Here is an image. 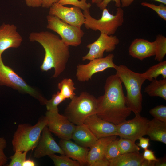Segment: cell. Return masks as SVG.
Listing matches in <instances>:
<instances>
[{
  "instance_id": "cell-18",
  "label": "cell",
  "mask_w": 166,
  "mask_h": 166,
  "mask_svg": "<svg viewBox=\"0 0 166 166\" xmlns=\"http://www.w3.org/2000/svg\"><path fill=\"white\" fill-rule=\"evenodd\" d=\"M154 42L141 38L135 39L131 42L129 48V55L132 57L142 61L155 54Z\"/></svg>"
},
{
  "instance_id": "cell-42",
  "label": "cell",
  "mask_w": 166,
  "mask_h": 166,
  "mask_svg": "<svg viewBox=\"0 0 166 166\" xmlns=\"http://www.w3.org/2000/svg\"><path fill=\"white\" fill-rule=\"evenodd\" d=\"M134 0H121V7H126L129 6Z\"/></svg>"
},
{
  "instance_id": "cell-21",
  "label": "cell",
  "mask_w": 166,
  "mask_h": 166,
  "mask_svg": "<svg viewBox=\"0 0 166 166\" xmlns=\"http://www.w3.org/2000/svg\"><path fill=\"white\" fill-rule=\"evenodd\" d=\"M147 135L153 141L166 144V123L155 118L149 120Z\"/></svg>"
},
{
  "instance_id": "cell-8",
  "label": "cell",
  "mask_w": 166,
  "mask_h": 166,
  "mask_svg": "<svg viewBox=\"0 0 166 166\" xmlns=\"http://www.w3.org/2000/svg\"><path fill=\"white\" fill-rule=\"evenodd\" d=\"M46 19L47 29L57 33L66 45L76 47L81 44L85 33L81 28L70 25L56 17L49 14Z\"/></svg>"
},
{
  "instance_id": "cell-26",
  "label": "cell",
  "mask_w": 166,
  "mask_h": 166,
  "mask_svg": "<svg viewBox=\"0 0 166 166\" xmlns=\"http://www.w3.org/2000/svg\"><path fill=\"white\" fill-rule=\"evenodd\" d=\"M155 44V59L158 62L163 61L166 54V37L161 34L156 36Z\"/></svg>"
},
{
  "instance_id": "cell-12",
  "label": "cell",
  "mask_w": 166,
  "mask_h": 166,
  "mask_svg": "<svg viewBox=\"0 0 166 166\" xmlns=\"http://www.w3.org/2000/svg\"><path fill=\"white\" fill-rule=\"evenodd\" d=\"M120 40L116 36L109 35L101 33L98 38L93 42L87 45L89 49L88 53L82 57L83 61H90L103 57L105 52H112L119 43Z\"/></svg>"
},
{
  "instance_id": "cell-29",
  "label": "cell",
  "mask_w": 166,
  "mask_h": 166,
  "mask_svg": "<svg viewBox=\"0 0 166 166\" xmlns=\"http://www.w3.org/2000/svg\"><path fill=\"white\" fill-rule=\"evenodd\" d=\"M65 100L60 91H57L52 95L50 99L47 100L45 105L47 110L52 111L58 110V106Z\"/></svg>"
},
{
  "instance_id": "cell-14",
  "label": "cell",
  "mask_w": 166,
  "mask_h": 166,
  "mask_svg": "<svg viewBox=\"0 0 166 166\" xmlns=\"http://www.w3.org/2000/svg\"><path fill=\"white\" fill-rule=\"evenodd\" d=\"M35 148L34 156L37 158L55 153L65 155L55 141L47 126L43 129L39 142Z\"/></svg>"
},
{
  "instance_id": "cell-40",
  "label": "cell",
  "mask_w": 166,
  "mask_h": 166,
  "mask_svg": "<svg viewBox=\"0 0 166 166\" xmlns=\"http://www.w3.org/2000/svg\"><path fill=\"white\" fill-rule=\"evenodd\" d=\"M59 0H42V6L45 8H49L53 4L58 2Z\"/></svg>"
},
{
  "instance_id": "cell-10",
  "label": "cell",
  "mask_w": 166,
  "mask_h": 166,
  "mask_svg": "<svg viewBox=\"0 0 166 166\" xmlns=\"http://www.w3.org/2000/svg\"><path fill=\"white\" fill-rule=\"evenodd\" d=\"M114 55L110 53L105 57L90 61L86 64H79L77 67L76 74L77 80L81 82L88 81L95 74L106 69H114L116 65L113 62Z\"/></svg>"
},
{
  "instance_id": "cell-47",
  "label": "cell",
  "mask_w": 166,
  "mask_h": 166,
  "mask_svg": "<svg viewBox=\"0 0 166 166\" xmlns=\"http://www.w3.org/2000/svg\"><path fill=\"white\" fill-rule=\"evenodd\" d=\"M155 1L159 2L164 5L166 4V0H152Z\"/></svg>"
},
{
  "instance_id": "cell-9",
  "label": "cell",
  "mask_w": 166,
  "mask_h": 166,
  "mask_svg": "<svg viewBox=\"0 0 166 166\" xmlns=\"http://www.w3.org/2000/svg\"><path fill=\"white\" fill-rule=\"evenodd\" d=\"M135 115L132 119L125 120L116 125L118 136L135 142L140 138L147 135L149 120L142 117L140 113Z\"/></svg>"
},
{
  "instance_id": "cell-23",
  "label": "cell",
  "mask_w": 166,
  "mask_h": 166,
  "mask_svg": "<svg viewBox=\"0 0 166 166\" xmlns=\"http://www.w3.org/2000/svg\"><path fill=\"white\" fill-rule=\"evenodd\" d=\"M146 87L144 92L150 97H158L166 100V79H154Z\"/></svg>"
},
{
  "instance_id": "cell-28",
  "label": "cell",
  "mask_w": 166,
  "mask_h": 166,
  "mask_svg": "<svg viewBox=\"0 0 166 166\" xmlns=\"http://www.w3.org/2000/svg\"><path fill=\"white\" fill-rule=\"evenodd\" d=\"M49 156L55 166H81L77 161L73 160L66 155L57 156L54 154Z\"/></svg>"
},
{
  "instance_id": "cell-5",
  "label": "cell",
  "mask_w": 166,
  "mask_h": 166,
  "mask_svg": "<svg viewBox=\"0 0 166 166\" xmlns=\"http://www.w3.org/2000/svg\"><path fill=\"white\" fill-rule=\"evenodd\" d=\"M65 111V116L72 123L76 125L84 124L89 116L96 114L97 98L86 92L75 96Z\"/></svg>"
},
{
  "instance_id": "cell-27",
  "label": "cell",
  "mask_w": 166,
  "mask_h": 166,
  "mask_svg": "<svg viewBox=\"0 0 166 166\" xmlns=\"http://www.w3.org/2000/svg\"><path fill=\"white\" fill-rule=\"evenodd\" d=\"M118 144L121 154L139 152L140 149L135 142L127 139L120 137L118 139Z\"/></svg>"
},
{
  "instance_id": "cell-39",
  "label": "cell",
  "mask_w": 166,
  "mask_h": 166,
  "mask_svg": "<svg viewBox=\"0 0 166 166\" xmlns=\"http://www.w3.org/2000/svg\"><path fill=\"white\" fill-rule=\"evenodd\" d=\"M139 143L137 145L142 148L145 150L148 148L150 144L149 143V139L141 137L139 139Z\"/></svg>"
},
{
  "instance_id": "cell-33",
  "label": "cell",
  "mask_w": 166,
  "mask_h": 166,
  "mask_svg": "<svg viewBox=\"0 0 166 166\" xmlns=\"http://www.w3.org/2000/svg\"><path fill=\"white\" fill-rule=\"evenodd\" d=\"M87 0H59L58 3L63 5H72L76 6L83 10L89 9L91 4L86 2Z\"/></svg>"
},
{
  "instance_id": "cell-45",
  "label": "cell",
  "mask_w": 166,
  "mask_h": 166,
  "mask_svg": "<svg viewBox=\"0 0 166 166\" xmlns=\"http://www.w3.org/2000/svg\"><path fill=\"white\" fill-rule=\"evenodd\" d=\"M155 166H166V162L165 159L162 160L159 159L158 161H156L155 164Z\"/></svg>"
},
{
  "instance_id": "cell-3",
  "label": "cell",
  "mask_w": 166,
  "mask_h": 166,
  "mask_svg": "<svg viewBox=\"0 0 166 166\" xmlns=\"http://www.w3.org/2000/svg\"><path fill=\"white\" fill-rule=\"evenodd\" d=\"M116 74L124 85L127 106L135 114L140 113L142 109V86L146 80L141 73L134 72L125 65H116Z\"/></svg>"
},
{
  "instance_id": "cell-19",
  "label": "cell",
  "mask_w": 166,
  "mask_h": 166,
  "mask_svg": "<svg viewBox=\"0 0 166 166\" xmlns=\"http://www.w3.org/2000/svg\"><path fill=\"white\" fill-rule=\"evenodd\" d=\"M117 136H111L98 139L89 149L87 155V165L93 166L97 162L105 158V154L108 146Z\"/></svg>"
},
{
  "instance_id": "cell-20",
  "label": "cell",
  "mask_w": 166,
  "mask_h": 166,
  "mask_svg": "<svg viewBox=\"0 0 166 166\" xmlns=\"http://www.w3.org/2000/svg\"><path fill=\"white\" fill-rule=\"evenodd\" d=\"M71 139L78 145L87 148L91 147L98 139L84 124L75 126Z\"/></svg>"
},
{
  "instance_id": "cell-17",
  "label": "cell",
  "mask_w": 166,
  "mask_h": 166,
  "mask_svg": "<svg viewBox=\"0 0 166 166\" xmlns=\"http://www.w3.org/2000/svg\"><path fill=\"white\" fill-rule=\"evenodd\" d=\"M59 144L65 155L77 161L81 166L87 165L89 148L81 146L70 140L61 139Z\"/></svg>"
},
{
  "instance_id": "cell-35",
  "label": "cell",
  "mask_w": 166,
  "mask_h": 166,
  "mask_svg": "<svg viewBox=\"0 0 166 166\" xmlns=\"http://www.w3.org/2000/svg\"><path fill=\"white\" fill-rule=\"evenodd\" d=\"M7 145L6 140L3 137H0V166L6 164L7 157L4 152V150Z\"/></svg>"
},
{
  "instance_id": "cell-7",
  "label": "cell",
  "mask_w": 166,
  "mask_h": 166,
  "mask_svg": "<svg viewBox=\"0 0 166 166\" xmlns=\"http://www.w3.org/2000/svg\"><path fill=\"white\" fill-rule=\"evenodd\" d=\"M0 85L6 86L28 94L45 105L47 99L38 91L28 85L11 68L5 65L0 55Z\"/></svg>"
},
{
  "instance_id": "cell-6",
  "label": "cell",
  "mask_w": 166,
  "mask_h": 166,
  "mask_svg": "<svg viewBox=\"0 0 166 166\" xmlns=\"http://www.w3.org/2000/svg\"><path fill=\"white\" fill-rule=\"evenodd\" d=\"M101 18L97 19L90 15L89 9L83 10L85 18L84 26L87 29L99 31L100 33L113 35L124 22V11L121 7L117 8L116 14H111L106 8L102 10Z\"/></svg>"
},
{
  "instance_id": "cell-46",
  "label": "cell",
  "mask_w": 166,
  "mask_h": 166,
  "mask_svg": "<svg viewBox=\"0 0 166 166\" xmlns=\"http://www.w3.org/2000/svg\"><path fill=\"white\" fill-rule=\"evenodd\" d=\"M103 1V0H92L91 2L92 3L97 5L101 3Z\"/></svg>"
},
{
  "instance_id": "cell-31",
  "label": "cell",
  "mask_w": 166,
  "mask_h": 166,
  "mask_svg": "<svg viewBox=\"0 0 166 166\" xmlns=\"http://www.w3.org/2000/svg\"><path fill=\"white\" fill-rule=\"evenodd\" d=\"M149 113L154 118L166 123V106L163 105L157 106L151 109Z\"/></svg>"
},
{
  "instance_id": "cell-30",
  "label": "cell",
  "mask_w": 166,
  "mask_h": 166,
  "mask_svg": "<svg viewBox=\"0 0 166 166\" xmlns=\"http://www.w3.org/2000/svg\"><path fill=\"white\" fill-rule=\"evenodd\" d=\"M118 138L113 140L108 146L105 154V157L109 161L121 154L118 144Z\"/></svg>"
},
{
  "instance_id": "cell-41",
  "label": "cell",
  "mask_w": 166,
  "mask_h": 166,
  "mask_svg": "<svg viewBox=\"0 0 166 166\" xmlns=\"http://www.w3.org/2000/svg\"><path fill=\"white\" fill-rule=\"evenodd\" d=\"M109 162L106 158L95 163L93 166H109Z\"/></svg>"
},
{
  "instance_id": "cell-16",
  "label": "cell",
  "mask_w": 166,
  "mask_h": 166,
  "mask_svg": "<svg viewBox=\"0 0 166 166\" xmlns=\"http://www.w3.org/2000/svg\"><path fill=\"white\" fill-rule=\"evenodd\" d=\"M23 39L14 24L3 23L0 26V55L10 48H18Z\"/></svg>"
},
{
  "instance_id": "cell-22",
  "label": "cell",
  "mask_w": 166,
  "mask_h": 166,
  "mask_svg": "<svg viewBox=\"0 0 166 166\" xmlns=\"http://www.w3.org/2000/svg\"><path fill=\"white\" fill-rule=\"evenodd\" d=\"M144 160L139 152L126 153L109 161V166H141Z\"/></svg>"
},
{
  "instance_id": "cell-34",
  "label": "cell",
  "mask_w": 166,
  "mask_h": 166,
  "mask_svg": "<svg viewBox=\"0 0 166 166\" xmlns=\"http://www.w3.org/2000/svg\"><path fill=\"white\" fill-rule=\"evenodd\" d=\"M142 6L149 8L156 12L158 16L164 20L166 21V6L161 4L158 6L147 2H142Z\"/></svg>"
},
{
  "instance_id": "cell-2",
  "label": "cell",
  "mask_w": 166,
  "mask_h": 166,
  "mask_svg": "<svg viewBox=\"0 0 166 166\" xmlns=\"http://www.w3.org/2000/svg\"><path fill=\"white\" fill-rule=\"evenodd\" d=\"M29 39L31 42L40 44L44 49V59L40 67L42 71L54 68L53 78L58 77L65 70L70 57L69 46L59 36L48 31L32 32Z\"/></svg>"
},
{
  "instance_id": "cell-13",
  "label": "cell",
  "mask_w": 166,
  "mask_h": 166,
  "mask_svg": "<svg viewBox=\"0 0 166 166\" xmlns=\"http://www.w3.org/2000/svg\"><path fill=\"white\" fill-rule=\"evenodd\" d=\"M49 15L58 18L65 22L75 26L81 28L84 24L85 18L79 8L71 7L62 5L58 2L49 8Z\"/></svg>"
},
{
  "instance_id": "cell-44",
  "label": "cell",
  "mask_w": 166,
  "mask_h": 166,
  "mask_svg": "<svg viewBox=\"0 0 166 166\" xmlns=\"http://www.w3.org/2000/svg\"><path fill=\"white\" fill-rule=\"evenodd\" d=\"M156 161H148L144 160L141 164V166H155Z\"/></svg>"
},
{
  "instance_id": "cell-36",
  "label": "cell",
  "mask_w": 166,
  "mask_h": 166,
  "mask_svg": "<svg viewBox=\"0 0 166 166\" xmlns=\"http://www.w3.org/2000/svg\"><path fill=\"white\" fill-rule=\"evenodd\" d=\"M142 156L144 160L148 161H157L159 159L156 158L153 151L148 148L144 150Z\"/></svg>"
},
{
  "instance_id": "cell-11",
  "label": "cell",
  "mask_w": 166,
  "mask_h": 166,
  "mask_svg": "<svg viewBox=\"0 0 166 166\" xmlns=\"http://www.w3.org/2000/svg\"><path fill=\"white\" fill-rule=\"evenodd\" d=\"M48 128L61 139L71 140L75 125L58 110L47 111L45 113Z\"/></svg>"
},
{
  "instance_id": "cell-15",
  "label": "cell",
  "mask_w": 166,
  "mask_h": 166,
  "mask_svg": "<svg viewBox=\"0 0 166 166\" xmlns=\"http://www.w3.org/2000/svg\"><path fill=\"white\" fill-rule=\"evenodd\" d=\"M84 124L98 139L111 136H117L116 125L101 118L96 114L88 117L85 120Z\"/></svg>"
},
{
  "instance_id": "cell-4",
  "label": "cell",
  "mask_w": 166,
  "mask_h": 166,
  "mask_svg": "<svg viewBox=\"0 0 166 166\" xmlns=\"http://www.w3.org/2000/svg\"><path fill=\"white\" fill-rule=\"evenodd\" d=\"M47 123L45 116L40 118L34 125L27 124L18 125L12 140L13 151L28 152L35 148Z\"/></svg>"
},
{
  "instance_id": "cell-24",
  "label": "cell",
  "mask_w": 166,
  "mask_h": 166,
  "mask_svg": "<svg viewBox=\"0 0 166 166\" xmlns=\"http://www.w3.org/2000/svg\"><path fill=\"white\" fill-rule=\"evenodd\" d=\"M141 75L146 80L150 81L156 79L160 75L163 79H166V61H162L150 67L145 72L141 73Z\"/></svg>"
},
{
  "instance_id": "cell-1",
  "label": "cell",
  "mask_w": 166,
  "mask_h": 166,
  "mask_svg": "<svg viewBox=\"0 0 166 166\" xmlns=\"http://www.w3.org/2000/svg\"><path fill=\"white\" fill-rule=\"evenodd\" d=\"M104 93L97 98L96 114L101 118L117 125L125 120L132 111L127 106L122 82L115 74L106 79Z\"/></svg>"
},
{
  "instance_id": "cell-38",
  "label": "cell",
  "mask_w": 166,
  "mask_h": 166,
  "mask_svg": "<svg viewBox=\"0 0 166 166\" xmlns=\"http://www.w3.org/2000/svg\"><path fill=\"white\" fill-rule=\"evenodd\" d=\"M27 6L30 7L38 8L42 6V0H25Z\"/></svg>"
},
{
  "instance_id": "cell-37",
  "label": "cell",
  "mask_w": 166,
  "mask_h": 166,
  "mask_svg": "<svg viewBox=\"0 0 166 166\" xmlns=\"http://www.w3.org/2000/svg\"><path fill=\"white\" fill-rule=\"evenodd\" d=\"M112 1L115 3V6L117 8L121 7V0H103L100 3L97 4V6L101 10L106 8L109 4Z\"/></svg>"
},
{
  "instance_id": "cell-32",
  "label": "cell",
  "mask_w": 166,
  "mask_h": 166,
  "mask_svg": "<svg viewBox=\"0 0 166 166\" xmlns=\"http://www.w3.org/2000/svg\"><path fill=\"white\" fill-rule=\"evenodd\" d=\"M9 158L11 161L9 166H22L24 161L26 160L27 151H17Z\"/></svg>"
},
{
  "instance_id": "cell-43",
  "label": "cell",
  "mask_w": 166,
  "mask_h": 166,
  "mask_svg": "<svg viewBox=\"0 0 166 166\" xmlns=\"http://www.w3.org/2000/svg\"><path fill=\"white\" fill-rule=\"evenodd\" d=\"M36 163L31 159L26 160L23 162L22 166H36Z\"/></svg>"
},
{
  "instance_id": "cell-25",
  "label": "cell",
  "mask_w": 166,
  "mask_h": 166,
  "mask_svg": "<svg viewBox=\"0 0 166 166\" xmlns=\"http://www.w3.org/2000/svg\"><path fill=\"white\" fill-rule=\"evenodd\" d=\"M57 87L60 93L65 99H71L76 96L74 83L71 78L63 79L58 83Z\"/></svg>"
}]
</instances>
